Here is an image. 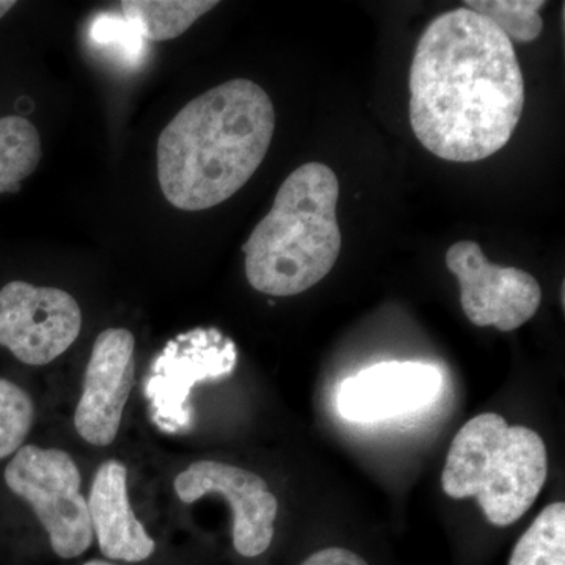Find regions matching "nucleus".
<instances>
[{
  "instance_id": "nucleus-15",
  "label": "nucleus",
  "mask_w": 565,
  "mask_h": 565,
  "mask_svg": "<svg viewBox=\"0 0 565 565\" xmlns=\"http://www.w3.org/2000/svg\"><path fill=\"white\" fill-rule=\"evenodd\" d=\"M509 565H565V504L546 505L516 542Z\"/></svg>"
},
{
  "instance_id": "nucleus-20",
  "label": "nucleus",
  "mask_w": 565,
  "mask_h": 565,
  "mask_svg": "<svg viewBox=\"0 0 565 565\" xmlns=\"http://www.w3.org/2000/svg\"><path fill=\"white\" fill-rule=\"evenodd\" d=\"M14 6H17V2H13V0H0V20H2Z\"/></svg>"
},
{
  "instance_id": "nucleus-3",
  "label": "nucleus",
  "mask_w": 565,
  "mask_h": 565,
  "mask_svg": "<svg viewBox=\"0 0 565 565\" xmlns=\"http://www.w3.org/2000/svg\"><path fill=\"white\" fill-rule=\"evenodd\" d=\"M340 182L330 167L308 162L278 189L273 210L243 245L245 275L256 291L291 297L323 280L340 256Z\"/></svg>"
},
{
  "instance_id": "nucleus-12",
  "label": "nucleus",
  "mask_w": 565,
  "mask_h": 565,
  "mask_svg": "<svg viewBox=\"0 0 565 565\" xmlns=\"http://www.w3.org/2000/svg\"><path fill=\"white\" fill-rule=\"evenodd\" d=\"M87 503L104 557L141 563L154 553L156 542L129 503L128 468L120 460H107L96 470Z\"/></svg>"
},
{
  "instance_id": "nucleus-14",
  "label": "nucleus",
  "mask_w": 565,
  "mask_h": 565,
  "mask_svg": "<svg viewBox=\"0 0 565 565\" xmlns=\"http://www.w3.org/2000/svg\"><path fill=\"white\" fill-rule=\"evenodd\" d=\"M39 129L28 118H0V193L20 191L41 161Z\"/></svg>"
},
{
  "instance_id": "nucleus-7",
  "label": "nucleus",
  "mask_w": 565,
  "mask_h": 565,
  "mask_svg": "<svg viewBox=\"0 0 565 565\" xmlns=\"http://www.w3.org/2000/svg\"><path fill=\"white\" fill-rule=\"evenodd\" d=\"M82 311L70 292L11 281L0 289V345L20 362L44 366L79 337Z\"/></svg>"
},
{
  "instance_id": "nucleus-9",
  "label": "nucleus",
  "mask_w": 565,
  "mask_h": 565,
  "mask_svg": "<svg viewBox=\"0 0 565 565\" xmlns=\"http://www.w3.org/2000/svg\"><path fill=\"white\" fill-rule=\"evenodd\" d=\"M174 492L185 504L210 494L228 501L233 545L244 557H258L274 541L278 500L262 476L217 460H200L174 478Z\"/></svg>"
},
{
  "instance_id": "nucleus-8",
  "label": "nucleus",
  "mask_w": 565,
  "mask_h": 565,
  "mask_svg": "<svg viewBox=\"0 0 565 565\" xmlns=\"http://www.w3.org/2000/svg\"><path fill=\"white\" fill-rule=\"evenodd\" d=\"M446 266L459 281L463 313L475 326L512 332L534 318L541 307L542 289L533 275L494 266L473 241L451 245Z\"/></svg>"
},
{
  "instance_id": "nucleus-11",
  "label": "nucleus",
  "mask_w": 565,
  "mask_h": 565,
  "mask_svg": "<svg viewBox=\"0 0 565 565\" xmlns=\"http://www.w3.org/2000/svg\"><path fill=\"white\" fill-rule=\"evenodd\" d=\"M444 377L433 364L384 362L345 379L337 407L351 423L374 424L415 414L434 403Z\"/></svg>"
},
{
  "instance_id": "nucleus-2",
  "label": "nucleus",
  "mask_w": 565,
  "mask_h": 565,
  "mask_svg": "<svg viewBox=\"0 0 565 565\" xmlns=\"http://www.w3.org/2000/svg\"><path fill=\"white\" fill-rule=\"evenodd\" d=\"M274 132L273 99L253 81H228L196 96L159 136L167 202L195 212L232 199L262 166Z\"/></svg>"
},
{
  "instance_id": "nucleus-10",
  "label": "nucleus",
  "mask_w": 565,
  "mask_h": 565,
  "mask_svg": "<svg viewBox=\"0 0 565 565\" xmlns=\"http://www.w3.org/2000/svg\"><path fill=\"white\" fill-rule=\"evenodd\" d=\"M136 338L126 329H107L93 344L84 388L74 414L82 440L106 448L120 433L122 412L136 382Z\"/></svg>"
},
{
  "instance_id": "nucleus-19",
  "label": "nucleus",
  "mask_w": 565,
  "mask_h": 565,
  "mask_svg": "<svg viewBox=\"0 0 565 565\" xmlns=\"http://www.w3.org/2000/svg\"><path fill=\"white\" fill-rule=\"evenodd\" d=\"M300 565H370L362 556L340 546H330V548L319 550L313 555L308 556Z\"/></svg>"
},
{
  "instance_id": "nucleus-1",
  "label": "nucleus",
  "mask_w": 565,
  "mask_h": 565,
  "mask_svg": "<svg viewBox=\"0 0 565 565\" xmlns=\"http://www.w3.org/2000/svg\"><path fill=\"white\" fill-rule=\"evenodd\" d=\"M408 85L416 139L445 161L478 162L500 151L525 106L514 44L489 18L465 7L424 31Z\"/></svg>"
},
{
  "instance_id": "nucleus-17",
  "label": "nucleus",
  "mask_w": 565,
  "mask_h": 565,
  "mask_svg": "<svg viewBox=\"0 0 565 565\" xmlns=\"http://www.w3.org/2000/svg\"><path fill=\"white\" fill-rule=\"evenodd\" d=\"M35 405L31 394L0 379V460L17 455L31 433Z\"/></svg>"
},
{
  "instance_id": "nucleus-5",
  "label": "nucleus",
  "mask_w": 565,
  "mask_h": 565,
  "mask_svg": "<svg viewBox=\"0 0 565 565\" xmlns=\"http://www.w3.org/2000/svg\"><path fill=\"white\" fill-rule=\"evenodd\" d=\"M3 478L11 492L31 505L55 555L74 559L90 548L95 537L90 512L81 492L79 468L68 452L22 446L7 465Z\"/></svg>"
},
{
  "instance_id": "nucleus-21",
  "label": "nucleus",
  "mask_w": 565,
  "mask_h": 565,
  "mask_svg": "<svg viewBox=\"0 0 565 565\" xmlns=\"http://www.w3.org/2000/svg\"><path fill=\"white\" fill-rule=\"evenodd\" d=\"M84 565H114V564L106 563V561L93 559V561H88V563H85Z\"/></svg>"
},
{
  "instance_id": "nucleus-4",
  "label": "nucleus",
  "mask_w": 565,
  "mask_h": 565,
  "mask_svg": "<svg viewBox=\"0 0 565 565\" xmlns=\"http://www.w3.org/2000/svg\"><path fill=\"white\" fill-rule=\"evenodd\" d=\"M548 452L541 435L511 426L503 416L481 414L457 433L441 487L452 500L475 498L493 526L514 525L544 489Z\"/></svg>"
},
{
  "instance_id": "nucleus-16",
  "label": "nucleus",
  "mask_w": 565,
  "mask_h": 565,
  "mask_svg": "<svg viewBox=\"0 0 565 565\" xmlns=\"http://www.w3.org/2000/svg\"><path fill=\"white\" fill-rule=\"evenodd\" d=\"M463 6L489 18L511 41L531 43L544 29V21L539 14L545 6L544 0H468Z\"/></svg>"
},
{
  "instance_id": "nucleus-18",
  "label": "nucleus",
  "mask_w": 565,
  "mask_h": 565,
  "mask_svg": "<svg viewBox=\"0 0 565 565\" xmlns=\"http://www.w3.org/2000/svg\"><path fill=\"white\" fill-rule=\"evenodd\" d=\"M90 36L98 46L117 52L128 63L140 61L147 41L131 21L115 14L96 18L93 21Z\"/></svg>"
},
{
  "instance_id": "nucleus-13",
  "label": "nucleus",
  "mask_w": 565,
  "mask_h": 565,
  "mask_svg": "<svg viewBox=\"0 0 565 565\" xmlns=\"http://www.w3.org/2000/svg\"><path fill=\"white\" fill-rule=\"evenodd\" d=\"M217 6L215 0H126L121 10L145 40L169 41Z\"/></svg>"
},
{
  "instance_id": "nucleus-6",
  "label": "nucleus",
  "mask_w": 565,
  "mask_h": 565,
  "mask_svg": "<svg viewBox=\"0 0 565 565\" xmlns=\"http://www.w3.org/2000/svg\"><path fill=\"white\" fill-rule=\"evenodd\" d=\"M236 344L217 329H195L167 343L151 364L145 384L152 422L163 433L180 434L191 426L188 405L193 385L233 374Z\"/></svg>"
}]
</instances>
